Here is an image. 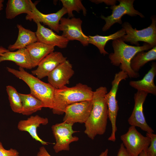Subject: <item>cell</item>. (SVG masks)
I'll list each match as a JSON object with an SVG mask.
<instances>
[{
    "label": "cell",
    "instance_id": "cell-1",
    "mask_svg": "<svg viewBox=\"0 0 156 156\" xmlns=\"http://www.w3.org/2000/svg\"><path fill=\"white\" fill-rule=\"evenodd\" d=\"M107 93L105 87L101 86L93 91L91 101L92 107L85 123V133L94 140L98 135L105 133L108 118V111L105 96Z\"/></svg>",
    "mask_w": 156,
    "mask_h": 156
},
{
    "label": "cell",
    "instance_id": "cell-2",
    "mask_svg": "<svg viewBox=\"0 0 156 156\" xmlns=\"http://www.w3.org/2000/svg\"><path fill=\"white\" fill-rule=\"evenodd\" d=\"M93 91L88 85L81 83L71 87L64 86L60 89H55L53 113L62 115L66 107L72 104L84 101H91Z\"/></svg>",
    "mask_w": 156,
    "mask_h": 156
},
{
    "label": "cell",
    "instance_id": "cell-3",
    "mask_svg": "<svg viewBox=\"0 0 156 156\" xmlns=\"http://www.w3.org/2000/svg\"><path fill=\"white\" fill-rule=\"evenodd\" d=\"M112 46L114 52L109 56L111 63L115 66H120L121 71L126 73L130 78H137L140 76L138 73L134 72L131 68L130 62L132 58L138 52L153 47L147 43L141 46L129 45L120 38L113 40Z\"/></svg>",
    "mask_w": 156,
    "mask_h": 156
},
{
    "label": "cell",
    "instance_id": "cell-4",
    "mask_svg": "<svg viewBox=\"0 0 156 156\" xmlns=\"http://www.w3.org/2000/svg\"><path fill=\"white\" fill-rule=\"evenodd\" d=\"M6 69L27 84L30 88V93L43 103L44 107L52 109L55 88L51 85L42 81L21 67H19L18 70L9 67Z\"/></svg>",
    "mask_w": 156,
    "mask_h": 156
},
{
    "label": "cell",
    "instance_id": "cell-5",
    "mask_svg": "<svg viewBox=\"0 0 156 156\" xmlns=\"http://www.w3.org/2000/svg\"><path fill=\"white\" fill-rule=\"evenodd\" d=\"M152 23L146 28L140 30L133 29L128 22H125L122 26L126 34L120 38L124 42H129L132 44L139 46V41L148 44L153 47L156 45V18L155 16L151 17Z\"/></svg>",
    "mask_w": 156,
    "mask_h": 156
},
{
    "label": "cell",
    "instance_id": "cell-6",
    "mask_svg": "<svg viewBox=\"0 0 156 156\" xmlns=\"http://www.w3.org/2000/svg\"><path fill=\"white\" fill-rule=\"evenodd\" d=\"M127 73L120 71L115 75L112 82V87L110 90L105 96L106 103L108 111V118L112 126V132L108 138L109 141L115 142L116 140V133L117 130L116 121L119 107L116 96L118 86L120 81L128 78Z\"/></svg>",
    "mask_w": 156,
    "mask_h": 156
},
{
    "label": "cell",
    "instance_id": "cell-7",
    "mask_svg": "<svg viewBox=\"0 0 156 156\" xmlns=\"http://www.w3.org/2000/svg\"><path fill=\"white\" fill-rule=\"evenodd\" d=\"M73 124L63 122L57 123L51 127L52 133L56 141L53 149L56 153L70 150V144L79 140L78 137L73 136V133L79 132L73 130Z\"/></svg>",
    "mask_w": 156,
    "mask_h": 156
},
{
    "label": "cell",
    "instance_id": "cell-8",
    "mask_svg": "<svg viewBox=\"0 0 156 156\" xmlns=\"http://www.w3.org/2000/svg\"><path fill=\"white\" fill-rule=\"evenodd\" d=\"M120 138L124 147L132 156H138L142 151L147 149L150 143L148 137L143 135L133 126H131Z\"/></svg>",
    "mask_w": 156,
    "mask_h": 156
},
{
    "label": "cell",
    "instance_id": "cell-9",
    "mask_svg": "<svg viewBox=\"0 0 156 156\" xmlns=\"http://www.w3.org/2000/svg\"><path fill=\"white\" fill-rule=\"evenodd\" d=\"M118 5H112L110 8L112 10V14L105 17L102 15L101 18L104 20L105 24L102 28V31H105L109 29L114 23H118L122 24V17L125 14L131 16L139 15L141 18L144 16L133 7L134 0H119Z\"/></svg>",
    "mask_w": 156,
    "mask_h": 156
},
{
    "label": "cell",
    "instance_id": "cell-10",
    "mask_svg": "<svg viewBox=\"0 0 156 156\" xmlns=\"http://www.w3.org/2000/svg\"><path fill=\"white\" fill-rule=\"evenodd\" d=\"M82 21L80 18L62 17L59 26V31H62V36L69 41L77 40L84 46L89 44L88 36L83 32L81 28Z\"/></svg>",
    "mask_w": 156,
    "mask_h": 156
},
{
    "label": "cell",
    "instance_id": "cell-11",
    "mask_svg": "<svg viewBox=\"0 0 156 156\" xmlns=\"http://www.w3.org/2000/svg\"><path fill=\"white\" fill-rule=\"evenodd\" d=\"M148 94L143 91H137L134 94V107L128 122L131 126L139 127L147 133H153L154 130L146 122L143 112V104Z\"/></svg>",
    "mask_w": 156,
    "mask_h": 156
},
{
    "label": "cell",
    "instance_id": "cell-12",
    "mask_svg": "<svg viewBox=\"0 0 156 156\" xmlns=\"http://www.w3.org/2000/svg\"><path fill=\"white\" fill-rule=\"evenodd\" d=\"M32 10L31 12L26 16V19L33 20L36 23H42L48 26L51 29L58 33L60 19L67 13L66 9L63 7L55 13L45 14L40 12L36 8V5L32 1L31 2Z\"/></svg>",
    "mask_w": 156,
    "mask_h": 156
},
{
    "label": "cell",
    "instance_id": "cell-13",
    "mask_svg": "<svg viewBox=\"0 0 156 156\" xmlns=\"http://www.w3.org/2000/svg\"><path fill=\"white\" fill-rule=\"evenodd\" d=\"M92 107L91 101L76 103L68 106L64 113L63 122L74 124L85 123L90 114Z\"/></svg>",
    "mask_w": 156,
    "mask_h": 156
},
{
    "label": "cell",
    "instance_id": "cell-14",
    "mask_svg": "<svg viewBox=\"0 0 156 156\" xmlns=\"http://www.w3.org/2000/svg\"><path fill=\"white\" fill-rule=\"evenodd\" d=\"M74 74L72 64L66 60L49 74L48 81L55 89H60L69 83Z\"/></svg>",
    "mask_w": 156,
    "mask_h": 156
},
{
    "label": "cell",
    "instance_id": "cell-15",
    "mask_svg": "<svg viewBox=\"0 0 156 156\" xmlns=\"http://www.w3.org/2000/svg\"><path fill=\"white\" fill-rule=\"evenodd\" d=\"M67 60L60 52H53L45 57L37 66V68L31 71L32 74L40 79L47 77L49 74L58 66Z\"/></svg>",
    "mask_w": 156,
    "mask_h": 156
},
{
    "label": "cell",
    "instance_id": "cell-16",
    "mask_svg": "<svg viewBox=\"0 0 156 156\" xmlns=\"http://www.w3.org/2000/svg\"><path fill=\"white\" fill-rule=\"evenodd\" d=\"M37 28L35 32L37 41L59 48L66 47L69 40L62 36L58 35L51 29L44 27L39 22L36 23Z\"/></svg>",
    "mask_w": 156,
    "mask_h": 156
},
{
    "label": "cell",
    "instance_id": "cell-17",
    "mask_svg": "<svg viewBox=\"0 0 156 156\" xmlns=\"http://www.w3.org/2000/svg\"><path fill=\"white\" fill-rule=\"evenodd\" d=\"M48 122V119L47 118L38 115L32 116L26 120H20L18 123L17 128L21 131L27 132L33 139L42 145H48L49 143L43 141L39 137L37 130L41 125H46Z\"/></svg>",
    "mask_w": 156,
    "mask_h": 156
},
{
    "label": "cell",
    "instance_id": "cell-18",
    "mask_svg": "<svg viewBox=\"0 0 156 156\" xmlns=\"http://www.w3.org/2000/svg\"><path fill=\"white\" fill-rule=\"evenodd\" d=\"M156 75V64L153 62L151 68L142 79L130 81L129 85L137 91H143L156 96V86L154 81Z\"/></svg>",
    "mask_w": 156,
    "mask_h": 156
},
{
    "label": "cell",
    "instance_id": "cell-19",
    "mask_svg": "<svg viewBox=\"0 0 156 156\" xmlns=\"http://www.w3.org/2000/svg\"><path fill=\"white\" fill-rule=\"evenodd\" d=\"M55 47L38 41L32 43L26 47L29 55L32 68L37 66L48 55L54 51Z\"/></svg>",
    "mask_w": 156,
    "mask_h": 156
},
{
    "label": "cell",
    "instance_id": "cell-20",
    "mask_svg": "<svg viewBox=\"0 0 156 156\" xmlns=\"http://www.w3.org/2000/svg\"><path fill=\"white\" fill-rule=\"evenodd\" d=\"M5 61L13 62L23 68L31 69L32 68L31 60L26 48L4 53L0 56V63Z\"/></svg>",
    "mask_w": 156,
    "mask_h": 156
},
{
    "label": "cell",
    "instance_id": "cell-21",
    "mask_svg": "<svg viewBox=\"0 0 156 156\" xmlns=\"http://www.w3.org/2000/svg\"><path fill=\"white\" fill-rule=\"evenodd\" d=\"M31 0H8L5 9V17L12 19L22 14H29L32 11Z\"/></svg>",
    "mask_w": 156,
    "mask_h": 156
},
{
    "label": "cell",
    "instance_id": "cell-22",
    "mask_svg": "<svg viewBox=\"0 0 156 156\" xmlns=\"http://www.w3.org/2000/svg\"><path fill=\"white\" fill-rule=\"evenodd\" d=\"M18 33L17 39L12 44L10 45L8 49L10 51L26 48L29 45L37 41L35 32L24 27L21 25H17Z\"/></svg>",
    "mask_w": 156,
    "mask_h": 156
},
{
    "label": "cell",
    "instance_id": "cell-23",
    "mask_svg": "<svg viewBox=\"0 0 156 156\" xmlns=\"http://www.w3.org/2000/svg\"><path fill=\"white\" fill-rule=\"evenodd\" d=\"M22 103L21 114L29 116L41 110L44 105L43 103L31 93L25 94L19 93Z\"/></svg>",
    "mask_w": 156,
    "mask_h": 156
},
{
    "label": "cell",
    "instance_id": "cell-24",
    "mask_svg": "<svg viewBox=\"0 0 156 156\" xmlns=\"http://www.w3.org/2000/svg\"><path fill=\"white\" fill-rule=\"evenodd\" d=\"M126 34L125 29L122 28L116 32L107 36H101L98 35L94 36H89V44L96 46L99 49L100 53L104 55L108 53L105 49V46L108 41L120 38Z\"/></svg>",
    "mask_w": 156,
    "mask_h": 156
},
{
    "label": "cell",
    "instance_id": "cell-25",
    "mask_svg": "<svg viewBox=\"0 0 156 156\" xmlns=\"http://www.w3.org/2000/svg\"><path fill=\"white\" fill-rule=\"evenodd\" d=\"M156 60V46L147 52L144 51L138 53L131 59L130 66L134 72L138 73L140 69L148 62Z\"/></svg>",
    "mask_w": 156,
    "mask_h": 156
},
{
    "label": "cell",
    "instance_id": "cell-26",
    "mask_svg": "<svg viewBox=\"0 0 156 156\" xmlns=\"http://www.w3.org/2000/svg\"><path fill=\"white\" fill-rule=\"evenodd\" d=\"M6 90L12 110L15 113L21 114L22 105L19 93L14 88L10 85L6 86Z\"/></svg>",
    "mask_w": 156,
    "mask_h": 156
},
{
    "label": "cell",
    "instance_id": "cell-27",
    "mask_svg": "<svg viewBox=\"0 0 156 156\" xmlns=\"http://www.w3.org/2000/svg\"><path fill=\"white\" fill-rule=\"evenodd\" d=\"M63 7L67 11L69 17H73V12L76 11L79 13L81 11L83 12L84 16L87 13V10L80 0H61Z\"/></svg>",
    "mask_w": 156,
    "mask_h": 156
},
{
    "label": "cell",
    "instance_id": "cell-28",
    "mask_svg": "<svg viewBox=\"0 0 156 156\" xmlns=\"http://www.w3.org/2000/svg\"><path fill=\"white\" fill-rule=\"evenodd\" d=\"M146 135L150 139V143L146 151L151 156H156V134L146 133Z\"/></svg>",
    "mask_w": 156,
    "mask_h": 156
},
{
    "label": "cell",
    "instance_id": "cell-29",
    "mask_svg": "<svg viewBox=\"0 0 156 156\" xmlns=\"http://www.w3.org/2000/svg\"><path fill=\"white\" fill-rule=\"evenodd\" d=\"M0 156H20L19 152L16 149L11 148L7 150L4 148L0 141Z\"/></svg>",
    "mask_w": 156,
    "mask_h": 156
},
{
    "label": "cell",
    "instance_id": "cell-30",
    "mask_svg": "<svg viewBox=\"0 0 156 156\" xmlns=\"http://www.w3.org/2000/svg\"><path fill=\"white\" fill-rule=\"evenodd\" d=\"M117 156H132L127 151L122 143L118 150Z\"/></svg>",
    "mask_w": 156,
    "mask_h": 156
},
{
    "label": "cell",
    "instance_id": "cell-31",
    "mask_svg": "<svg viewBox=\"0 0 156 156\" xmlns=\"http://www.w3.org/2000/svg\"><path fill=\"white\" fill-rule=\"evenodd\" d=\"M36 156H52L47 151L44 146L40 147Z\"/></svg>",
    "mask_w": 156,
    "mask_h": 156
},
{
    "label": "cell",
    "instance_id": "cell-32",
    "mask_svg": "<svg viewBox=\"0 0 156 156\" xmlns=\"http://www.w3.org/2000/svg\"><path fill=\"white\" fill-rule=\"evenodd\" d=\"M90 1L96 4L104 2L107 5H115L116 3V0H90Z\"/></svg>",
    "mask_w": 156,
    "mask_h": 156
},
{
    "label": "cell",
    "instance_id": "cell-33",
    "mask_svg": "<svg viewBox=\"0 0 156 156\" xmlns=\"http://www.w3.org/2000/svg\"><path fill=\"white\" fill-rule=\"evenodd\" d=\"M10 51L7 49L2 46H0V56L2 55L3 54Z\"/></svg>",
    "mask_w": 156,
    "mask_h": 156
},
{
    "label": "cell",
    "instance_id": "cell-34",
    "mask_svg": "<svg viewBox=\"0 0 156 156\" xmlns=\"http://www.w3.org/2000/svg\"><path fill=\"white\" fill-rule=\"evenodd\" d=\"M108 149H106L104 151L101 152L99 156H108Z\"/></svg>",
    "mask_w": 156,
    "mask_h": 156
},
{
    "label": "cell",
    "instance_id": "cell-35",
    "mask_svg": "<svg viewBox=\"0 0 156 156\" xmlns=\"http://www.w3.org/2000/svg\"><path fill=\"white\" fill-rule=\"evenodd\" d=\"M138 156H151L147 152L146 150L142 151Z\"/></svg>",
    "mask_w": 156,
    "mask_h": 156
},
{
    "label": "cell",
    "instance_id": "cell-36",
    "mask_svg": "<svg viewBox=\"0 0 156 156\" xmlns=\"http://www.w3.org/2000/svg\"><path fill=\"white\" fill-rule=\"evenodd\" d=\"M4 1V0H0V11L2 10L3 9V3Z\"/></svg>",
    "mask_w": 156,
    "mask_h": 156
}]
</instances>
